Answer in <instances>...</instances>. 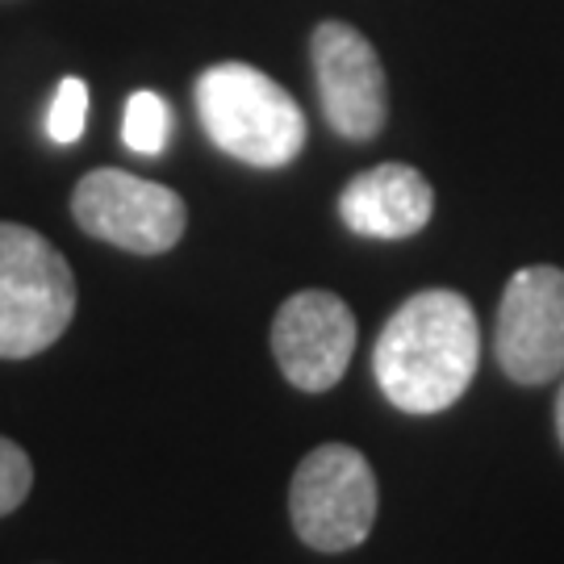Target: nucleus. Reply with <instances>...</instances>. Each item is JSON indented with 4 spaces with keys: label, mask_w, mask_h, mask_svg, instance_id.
Returning a JSON list of instances; mask_svg holds the SVG:
<instances>
[{
    "label": "nucleus",
    "mask_w": 564,
    "mask_h": 564,
    "mask_svg": "<svg viewBox=\"0 0 564 564\" xmlns=\"http://www.w3.org/2000/svg\"><path fill=\"white\" fill-rule=\"evenodd\" d=\"M477 310L456 289H423L405 297L372 347L377 384L405 414H440L460 402L477 377Z\"/></svg>",
    "instance_id": "obj_1"
},
{
    "label": "nucleus",
    "mask_w": 564,
    "mask_h": 564,
    "mask_svg": "<svg viewBox=\"0 0 564 564\" xmlns=\"http://www.w3.org/2000/svg\"><path fill=\"white\" fill-rule=\"evenodd\" d=\"M197 118L209 142L251 167H284L302 155L305 113L251 63H214L197 80Z\"/></svg>",
    "instance_id": "obj_2"
},
{
    "label": "nucleus",
    "mask_w": 564,
    "mask_h": 564,
    "mask_svg": "<svg viewBox=\"0 0 564 564\" xmlns=\"http://www.w3.org/2000/svg\"><path fill=\"white\" fill-rule=\"evenodd\" d=\"M76 318V276L51 239L0 223V360H30Z\"/></svg>",
    "instance_id": "obj_3"
},
{
    "label": "nucleus",
    "mask_w": 564,
    "mask_h": 564,
    "mask_svg": "<svg viewBox=\"0 0 564 564\" xmlns=\"http://www.w3.org/2000/svg\"><path fill=\"white\" fill-rule=\"evenodd\" d=\"M293 527L314 552H351L377 523V477L364 452L347 444L314 447L289 485Z\"/></svg>",
    "instance_id": "obj_4"
},
{
    "label": "nucleus",
    "mask_w": 564,
    "mask_h": 564,
    "mask_svg": "<svg viewBox=\"0 0 564 564\" xmlns=\"http://www.w3.org/2000/svg\"><path fill=\"white\" fill-rule=\"evenodd\" d=\"M72 218L84 235L130 256H163L184 239L188 209L167 184L142 181L121 167H97L76 184Z\"/></svg>",
    "instance_id": "obj_5"
},
{
    "label": "nucleus",
    "mask_w": 564,
    "mask_h": 564,
    "mask_svg": "<svg viewBox=\"0 0 564 564\" xmlns=\"http://www.w3.org/2000/svg\"><path fill=\"white\" fill-rule=\"evenodd\" d=\"M494 351L514 384H552L564 377V272L531 263L502 289Z\"/></svg>",
    "instance_id": "obj_6"
},
{
    "label": "nucleus",
    "mask_w": 564,
    "mask_h": 564,
    "mask_svg": "<svg viewBox=\"0 0 564 564\" xmlns=\"http://www.w3.org/2000/svg\"><path fill=\"white\" fill-rule=\"evenodd\" d=\"M356 351V314L330 289H302L272 318V356L284 381L302 393H326L343 381Z\"/></svg>",
    "instance_id": "obj_7"
},
{
    "label": "nucleus",
    "mask_w": 564,
    "mask_h": 564,
    "mask_svg": "<svg viewBox=\"0 0 564 564\" xmlns=\"http://www.w3.org/2000/svg\"><path fill=\"white\" fill-rule=\"evenodd\" d=\"M310 55L330 130L351 142L377 139L389 113V97H384V67L372 42L347 21H323L310 39Z\"/></svg>",
    "instance_id": "obj_8"
},
{
    "label": "nucleus",
    "mask_w": 564,
    "mask_h": 564,
    "mask_svg": "<svg viewBox=\"0 0 564 564\" xmlns=\"http://www.w3.org/2000/svg\"><path fill=\"white\" fill-rule=\"evenodd\" d=\"M435 214V193L419 167L377 163L343 188L339 218L364 239H410Z\"/></svg>",
    "instance_id": "obj_9"
},
{
    "label": "nucleus",
    "mask_w": 564,
    "mask_h": 564,
    "mask_svg": "<svg viewBox=\"0 0 564 564\" xmlns=\"http://www.w3.org/2000/svg\"><path fill=\"white\" fill-rule=\"evenodd\" d=\"M167 130H172V118H167V105H163L160 93H134L126 101V121H121V139L130 151L139 155H160L167 147Z\"/></svg>",
    "instance_id": "obj_10"
},
{
    "label": "nucleus",
    "mask_w": 564,
    "mask_h": 564,
    "mask_svg": "<svg viewBox=\"0 0 564 564\" xmlns=\"http://www.w3.org/2000/svg\"><path fill=\"white\" fill-rule=\"evenodd\" d=\"M84 126H88V84L67 76L59 84V93H55L51 113H46V134L59 147H72L84 134Z\"/></svg>",
    "instance_id": "obj_11"
},
{
    "label": "nucleus",
    "mask_w": 564,
    "mask_h": 564,
    "mask_svg": "<svg viewBox=\"0 0 564 564\" xmlns=\"http://www.w3.org/2000/svg\"><path fill=\"white\" fill-rule=\"evenodd\" d=\"M30 485H34V464L25 456V447L0 435V519L30 498Z\"/></svg>",
    "instance_id": "obj_12"
},
{
    "label": "nucleus",
    "mask_w": 564,
    "mask_h": 564,
    "mask_svg": "<svg viewBox=\"0 0 564 564\" xmlns=\"http://www.w3.org/2000/svg\"><path fill=\"white\" fill-rule=\"evenodd\" d=\"M556 435L564 444V377H561V393H556Z\"/></svg>",
    "instance_id": "obj_13"
}]
</instances>
